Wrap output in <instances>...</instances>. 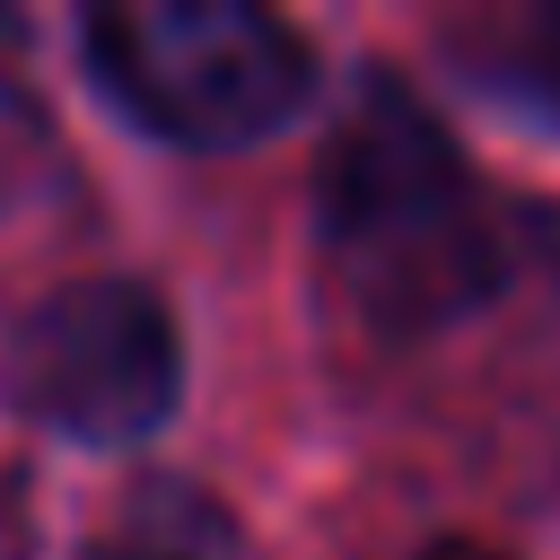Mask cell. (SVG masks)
Returning a JSON list of instances; mask_svg holds the SVG:
<instances>
[{
  "mask_svg": "<svg viewBox=\"0 0 560 560\" xmlns=\"http://www.w3.org/2000/svg\"><path fill=\"white\" fill-rule=\"evenodd\" d=\"M0 385L35 429L70 446H131L184 402V332L149 280H61L18 315Z\"/></svg>",
  "mask_w": 560,
  "mask_h": 560,
  "instance_id": "obj_3",
  "label": "cell"
},
{
  "mask_svg": "<svg viewBox=\"0 0 560 560\" xmlns=\"http://www.w3.org/2000/svg\"><path fill=\"white\" fill-rule=\"evenodd\" d=\"M429 560H499V551H481V542H438Z\"/></svg>",
  "mask_w": 560,
  "mask_h": 560,
  "instance_id": "obj_6",
  "label": "cell"
},
{
  "mask_svg": "<svg viewBox=\"0 0 560 560\" xmlns=\"http://www.w3.org/2000/svg\"><path fill=\"white\" fill-rule=\"evenodd\" d=\"M79 560H219L184 516H131V525H114V534H96Z\"/></svg>",
  "mask_w": 560,
  "mask_h": 560,
  "instance_id": "obj_4",
  "label": "cell"
},
{
  "mask_svg": "<svg viewBox=\"0 0 560 560\" xmlns=\"http://www.w3.org/2000/svg\"><path fill=\"white\" fill-rule=\"evenodd\" d=\"M315 245L350 315L385 341H420L490 306L508 236L446 122L402 79H359L315 166Z\"/></svg>",
  "mask_w": 560,
  "mask_h": 560,
  "instance_id": "obj_1",
  "label": "cell"
},
{
  "mask_svg": "<svg viewBox=\"0 0 560 560\" xmlns=\"http://www.w3.org/2000/svg\"><path fill=\"white\" fill-rule=\"evenodd\" d=\"M525 88L560 114V9H551V18H534V35H525Z\"/></svg>",
  "mask_w": 560,
  "mask_h": 560,
  "instance_id": "obj_5",
  "label": "cell"
},
{
  "mask_svg": "<svg viewBox=\"0 0 560 560\" xmlns=\"http://www.w3.org/2000/svg\"><path fill=\"white\" fill-rule=\"evenodd\" d=\"M105 105L175 149H254L315 96V52L254 0H105L79 18Z\"/></svg>",
  "mask_w": 560,
  "mask_h": 560,
  "instance_id": "obj_2",
  "label": "cell"
}]
</instances>
